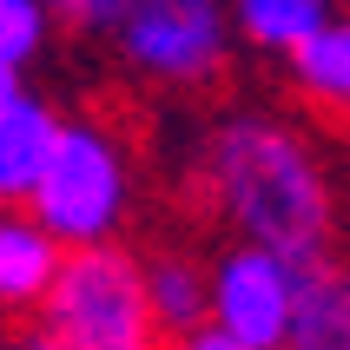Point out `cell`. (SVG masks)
<instances>
[{"label": "cell", "mask_w": 350, "mask_h": 350, "mask_svg": "<svg viewBox=\"0 0 350 350\" xmlns=\"http://www.w3.org/2000/svg\"><path fill=\"white\" fill-rule=\"evenodd\" d=\"M198 205L245 245H271L297 265H331L337 185L304 126L265 106L218 113L192 146Z\"/></svg>", "instance_id": "6da1fadb"}, {"label": "cell", "mask_w": 350, "mask_h": 350, "mask_svg": "<svg viewBox=\"0 0 350 350\" xmlns=\"http://www.w3.org/2000/svg\"><path fill=\"white\" fill-rule=\"evenodd\" d=\"M27 205L66 252L126 245V225H133V205H139V165H133L126 133L99 113H66L53 159H46Z\"/></svg>", "instance_id": "7a4b0ae2"}, {"label": "cell", "mask_w": 350, "mask_h": 350, "mask_svg": "<svg viewBox=\"0 0 350 350\" xmlns=\"http://www.w3.org/2000/svg\"><path fill=\"white\" fill-rule=\"evenodd\" d=\"M33 317L53 350H165V324L146 291V258L126 245L66 252V271Z\"/></svg>", "instance_id": "3957f363"}, {"label": "cell", "mask_w": 350, "mask_h": 350, "mask_svg": "<svg viewBox=\"0 0 350 350\" xmlns=\"http://www.w3.org/2000/svg\"><path fill=\"white\" fill-rule=\"evenodd\" d=\"M232 0H133L113 27L119 66L165 93H198L232 66Z\"/></svg>", "instance_id": "277c9868"}, {"label": "cell", "mask_w": 350, "mask_h": 350, "mask_svg": "<svg viewBox=\"0 0 350 350\" xmlns=\"http://www.w3.org/2000/svg\"><path fill=\"white\" fill-rule=\"evenodd\" d=\"M304 278H311V265H297L271 245L232 238L212 258V324L252 350H284L291 317L304 304Z\"/></svg>", "instance_id": "5b68a950"}, {"label": "cell", "mask_w": 350, "mask_h": 350, "mask_svg": "<svg viewBox=\"0 0 350 350\" xmlns=\"http://www.w3.org/2000/svg\"><path fill=\"white\" fill-rule=\"evenodd\" d=\"M66 271V245L33 218V205H0V317H27Z\"/></svg>", "instance_id": "8992f818"}, {"label": "cell", "mask_w": 350, "mask_h": 350, "mask_svg": "<svg viewBox=\"0 0 350 350\" xmlns=\"http://www.w3.org/2000/svg\"><path fill=\"white\" fill-rule=\"evenodd\" d=\"M59 119L33 86H20L7 106H0V205H27L53 159V139H59Z\"/></svg>", "instance_id": "52a82bcc"}, {"label": "cell", "mask_w": 350, "mask_h": 350, "mask_svg": "<svg viewBox=\"0 0 350 350\" xmlns=\"http://www.w3.org/2000/svg\"><path fill=\"white\" fill-rule=\"evenodd\" d=\"M331 20H337V0H232L238 40H245L252 53H265V59L304 53Z\"/></svg>", "instance_id": "ba28073f"}, {"label": "cell", "mask_w": 350, "mask_h": 350, "mask_svg": "<svg viewBox=\"0 0 350 350\" xmlns=\"http://www.w3.org/2000/svg\"><path fill=\"white\" fill-rule=\"evenodd\" d=\"M146 291L165 324V337H185L212 324V258L198 252H146Z\"/></svg>", "instance_id": "9c48e42d"}, {"label": "cell", "mask_w": 350, "mask_h": 350, "mask_svg": "<svg viewBox=\"0 0 350 350\" xmlns=\"http://www.w3.org/2000/svg\"><path fill=\"white\" fill-rule=\"evenodd\" d=\"M284 66H291L304 99H317V106H331V113L350 119V14H337L331 27H324L304 53H291Z\"/></svg>", "instance_id": "30bf717a"}, {"label": "cell", "mask_w": 350, "mask_h": 350, "mask_svg": "<svg viewBox=\"0 0 350 350\" xmlns=\"http://www.w3.org/2000/svg\"><path fill=\"white\" fill-rule=\"evenodd\" d=\"M284 350H350V304H344V271L311 265L304 278V304L291 317Z\"/></svg>", "instance_id": "8fae6325"}, {"label": "cell", "mask_w": 350, "mask_h": 350, "mask_svg": "<svg viewBox=\"0 0 350 350\" xmlns=\"http://www.w3.org/2000/svg\"><path fill=\"white\" fill-rule=\"evenodd\" d=\"M53 0H0V73H27L53 46Z\"/></svg>", "instance_id": "7c38bea8"}, {"label": "cell", "mask_w": 350, "mask_h": 350, "mask_svg": "<svg viewBox=\"0 0 350 350\" xmlns=\"http://www.w3.org/2000/svg\"><path fill=\"white\" fill-rule=\"evenodd\" d=\"M126 7H133V0H53L59 27H73V33H106V40H113V27L126 20Z\"/></svg>", "instance_id": "4fadbf2b"}, {"label": "cell", "mask_w": 350, "mask_h": 350, "mask_svg": "<svg viewBox=\"0 0 350 350\" xmlns=\"http://www.w3.org/2000/svg\"><path fill=\"white\" fill-rule=\"evenodd\" d=\"M172 350H252V344H238L232 331H218V324H198V331L172 337Z\"/></svg>", "instance_id": "5bb4252c"}, {"label": "cell", "mask_w": 350, "mask_h": 350, "mask_svg": "<svg viewBox=\"0 0 350 350\" xmlns=\"http://www.w3.org/2000/svg\"><path fill=\"white\" fill-rule=\"evenodd\" d=\"M7 350H53V344H46V337L33 331V337H20V344H7Z\"/></svg>", "instance_id": "9a60e30c"}, {"label": "cell", "mask_w": 350, "mask_h": 350, "mask_svg": "<svg viewBox=\"0 0 350 350\" xmlns=\"http://www.w3.org/2000/svg\"><path fill=\"white\" fill-rule=\"evenodd\" d=\"M344 304H350V271H344Z\"/></svg>", "instance_id": "2e32d148"}]
</instances>
